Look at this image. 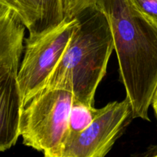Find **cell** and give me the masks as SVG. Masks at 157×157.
Segmentation results:
<instances>
[{
  "label": "cell",
  "instance_id": "4",
  "mask_svg": "<svg viewBox=\"0 0 157 157\" xmlns=\"http://www.w3.org/2000/svg\"><path fill=\"white\" fill-rule=\"evenodd\" d=\"M78 25L77 18L64 19L53 29L25 39L24 58L17 78L22 108L44 88Z\"/></svg>",
  "mask_w": 157,
  "mask_h": 157
},
{
  "label": "cell",
  "instance_id": "11",
  "mask_svg": "<svg viewBox=\"0 0 157 157\" xmlns=\"http://www.w3.org/2000/svg\"><path fill=\"white\" fill-rule=\"evenodd\" d=\"M138 11L157 27V0H131Z\"/></svg>",
  "mask_w": 157,
  "mask_h": 157
},
{
  "label": "cell",
  "instance_id": "5",
  "mask_svg": "<svg viewBox=\"0 0 157 157\" xmlns=\"http://www.w3.org/2000/svg\"><path fill=\"white\" fill-rule=\"evenodd\" d=\"M130 114L131 107L127 98L109 103L89 127L64 140L60 157H105Z\"/></svg>",
  "mask_w": 157,
  "mask_h": 157
},
{
  "label": "cell",
  "instance_id": "10",
  "mask_svg": "<svg viewBox=\"0 0 157 157\" xmlns=\"http://www.w3.org/2000/svg\"><path fill=\"white\" fill-rule=\"evenodd\" d=\"M94 2L95 0H61L64 19H73L81 11Z\"/></svg>",
  "mask_w": 157,
  "mask_h": 157
},
{
  "label": "cell",
  "instance_id": "14",
  "mask_svg": "<svg viewBox=\"0 0 157 157\" xmlns=\"http://www.w3.org/2000/svg\"><path fill=\"white\" fill-rule=\"evenodd\" d=\"M142 157H157V147L147 153Z\"/></svg>",
  "mask_w": 157,
  "mask_h": 157
},
{
  "label": "cell",
  "instance_id": "2",
  "mask_svg": "<svg viewBox=\"0 0 157 157\" xmlns=\"http://www.w3.org/2000/svg\"><path fill=\"white\" fill-rule=\"evenodd\" d=\"M75 18L78 26L44 89H68L74 99L94 106L95 92L114 49L113 33L107 16L94 4Z\"/></svg>",
  "mask_w": 157,
  "mask_h": 157
},
{
  "label": "cell",
  "instance_id": "3",
  "mask_svg": "<svg viewBox=\"0 0 157 157\" xmlns=\"http://www.w3.org/2000/svg\"><path fill=\"white\" fill-rule=\"evenodd\" d=\"M73 101V93L61 87L45 88L35 95L21 110L23 144L42 152L44 157L61 156Z\"/></svg>",
  "mask_w": 157,
  "mask_h": 157
},
{
  "label": "cell",
  "instance_id": "9",
  "mask_svg": "<svg viewBox=\"0 0 157 157\" xmlns=\"http://www.w3.org/2000/svg\"><path fill=\"white\" fill-rule=\"evenodd\" d=\"M101 110L102 108L95 109L94 106L87 105L74 99L69 117L67 136L64 140L85 130L100 114Z\"/></svg>",
  "mask_w": 157,
  "mask_h": 157
},
{
  "label": "cell",
  "instance_id": "12",
  "mask_svg": "<svg viewBox=\"0 0 157 157\" xmlns=\"http://www.w3.org/2000/svg\"><path fill=\"white\" fill-rule=\"evenodd\" d=\"M0 5L7 6L10 9H13L18 15V0H0Z\"/></svg>",
  "mask_w": 157,
  "mask_h": 157
},
{
  "label": "cell",
  "instance_id": "1",
  "mask_svg": "<svg viewBox=\"0 0 157 157\" xmlns=\"http://www.w3.org/2000/svg\"><path fill=\"white\" fill-rule=\"evenodd\" d=\"M94 5L110 23L132 117L150 121L148 111L157 88V27L131 0H95Z\"/></svg>",
  "mask_w": 157,
  "mask_h": 157
},
{
  "label": "cell",
  "instance_id": "8",
  "mask_svg": "<svg viewBox=\"0 0 157 157\" xmlns=\"http://www.w3.org/2000/svg\"><path fill=\"white\" fill-rule=\"evenodd\" d=\"M18 15L29 36L42 34L64 20L61 0H18Z\"/></svg>",
  "mask_w": 157,
  "mask_h": 157
},
{
  "label": "cell",
  "instance_id": "6",
  "mask_svg": "<svg viewBox=\"0 0 157 157\" xmlns=\"http://www.w3.org/2000/svg\"><path fill=\"white\" fill-rule=\"evenodd\" d=\"M18 71L12 72L0 81V152L13 147L20 136L22 104Z\"/></svg>",
  "mask_w": 157,
  "mask_h": 157
},
{
  "label": "cell",
  "instance_id": "13",
  "mask_svg": "<svg viewBox=\"0 0 157 157\" xmlns=\"http://www.w3.org/2000/svg\"><path fill=\"white\" fill-rule=\"evenodd\" d=\"M152 106L153 107V110H154L155 114H156V119H157V88L156 90V92L154 94V96H153V101H152Z\"/></svg>",
  "mask_w": 157,
  "mask_h": 157
},
{
  "label": "cell",
  "instance_id": "7",
  "mask_svg": "<svg viewBox=\"0 0 157 157\" xmlns=\"http://www.w3.org/2000/svg\"><path fill=\"white\" fill-rule=\"evenodd\" d=\"M25 29L15 10L0 5V81L19 69Z\"/></svg>",
  "mask_w": 157,
  "mask_h": 157
}]
</instances>
